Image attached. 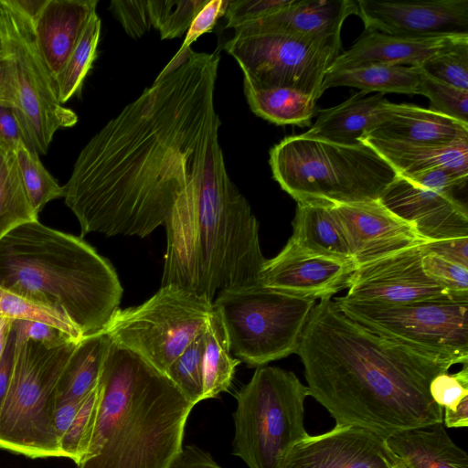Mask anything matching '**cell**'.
Instances as JSON below:
<instances>
[{"label": "cell", "mask_w": 468, "mask_h": 468, "mask_svg": "<svg viewBox=\"0 0 468 468\" xmlns=\"http://www.w3.org/2000/svg\"><path fill=\"white\" fill-rule=\"evenodd\" d=\"M78 343L16 345L13 378L0 410V449L31 459L62 457L53 427L57 387Z\"/></svg>", "instance_id": "8992f818"}, {"label": "cell", "mask_w": 468, "mask_h": 468, "mask_svg": "<svg viewBox=\"0 0 468 468\" xmlns=\"http://www.w3.org/2000/svg\"><path fill=\"white\" fill-rule=\"evenodd\" d=\"M356 268L354 262L313 254L288 240L274 258L266 260L260 283L287 294L316 301L331 298L346 288Z\"/></svg>", "instance_id": "e0dca14e"}, {"label": "cell", "mask_w": 468, "mask_h": 468, "mask_svg": "<svg viewBox=\"0 0 468 468\" xmlns=\"http://www.w3.org/2000/svg\"><path fill=\"white\" fill-rule=\"evenodd\" d=\"M101 22L96 13L88 22L65 65L55 78L57 97L64 104L77 94L97 56Z\"/></svg>", "instance_id": "1f68e13d"}, {"label": "cell", "mask_w": 468, "mask_h": 468, "mask_svg": "<svg viewBox=\"0 0 468 468\" xmlns=\"http://www.w3.org/2000/svg\"><path fill=\"white\" fill-rule=\"evenodd\" d=\"M403 176L420 186L455 196L466 186L468 173L439 167Z\"/></svg>", "instance_id": "f6af8a7d"}, {"label": "cell", "mask_w": 468, "mask_h": 468, "mask_svg": "<svg viewBox=\"0 0 468 468\" xmlns=\"http://www.w3.org/2000/svg\"><path fill=\"white\" fill-rule=\"evenodd\" d=\"M401 463L379 434L356 425H335L292 446L280 468H396Z\"/></svg>", "instance_id": "5bb4252c"}, {"label": "cell", "mask_w": 468, "mask_h": 468, "mask_svg": "<svg viewBox=\"0 0 468 468\" xmlns=\"http://www.w3.org/2000/svg\"><path fill=\"white\" fill-rule=\"evenodd\" d=\"M14 321L0 317V358L5 349Z\"/></svg>", "instance_id": "9f6ffc18"}, {"label": "cell", "mask_w": 468, "mask_h": 468, "mask_svg": "<svg viewBox=\"0 0 468 468\" xmlns=\"http://www.w3.org/2000/svg\"><path fill=\"white\" fill-rule=\"evenodd\" d=\"M3 45V39H2V32H1V26H0V46Z\"/></svg>", "instance_id": "680465c9"}, {"label": "cell", "mask_w": 468, "mask_h": 468, "mask_svg": "<svg viewBox=\"0 0 468 468\" xmlns=\"http://www.w3.org/2000/svg\"><path fill=\"white\" fill-rule=\"evenodd\" d=\"M14 154L27 198L38 215L49 201L62 197L63 186L44 167L37 153L19 146Z\"/></svg>", "instance_id": "d6a6232c"}, {"label": "cell", "mask_w": 468, "mask_h": 468, "mask_svg": "<svg viewBox=\"0 0 468 468\" xmlns=\"http://www.w3.org/2000/svg\"><path fill=\"white\" fill-rule=\"evenodd\" d=\"M387 443L410 468H468V456L449 436L442 422L405 430Z\"/></svg>", "instance_id": "d4e9b609"}, {"label": "cell", "mask_w": 468, "mask_h": 468, "mask_svg": "<svg viewBox=\"0 0 468 468\" xmlns=\"http://www.w3.org/2000/svg\"><path fill=\"white\" fill-rule=\"evenodd\" d=\"M367 136L417 144H449L468 139V124L429 109L388 102L384 120Z\"/></svg>", "instance_id": "7402d4cb"}, {"label": "cell", "mask_w": 468, "mask_h": 468, "mask_svg": "<svg viewBox=\"0 0 468 468\" xmlns=\"http://www.w3.org/2000/svg\"><path fill=\"white\" fill-rule=\"evenodd\" d=\"M13 330L16 346L27 341L49 346L59 345L69 340L78 341L58 328L41 322L16 320L13 323Z\"/></svg>", "instance_id": "bcb514c9"}, {"label": "cell", "mask_w": 468, "mask_h": 468, "mask_svg": "<svg viewBox=\"0 0 468 468\" xmlns=\"http://www.w3.org/2000/svg\"><path fill=\"white\" fill-rule=\"evenodd\" d=\"M212 311L213 303L206 297L164 285L142 304L119 309L104 332L113 344L165 373L204 331Z\"/></svg>", "instance_id": "9c48e42d"}, {"label": "cell", "mask_w": 468, "mask_h": 468, "mask_svg": "<svg viewBox=\"0 0 468 468\" xmlns=\"http://www.w3.org/2000/svg\"><path fill=\"white\" fill-rule=\"evenodd\" d=\"M360 90L344 102L322 111L303 134L341 144H355L384 120L388 103L382 93L367 96Z\"/></svg>", "instance_id": "603a6c76"}, {"label": "cell", "mask_w": 468, "mask_h": 468, "mask_svg": "<svg viewBox=\"0 0 468 468\" xmlns=\"http://www.w3.org/2000/svg\"><path fill=\"white\" fill-rule=\"evenodd\" d=\"M83 399L66 401L56 406L53 427L59 442L70 427Z\"/></svg>", "instance_id": "816d5d0a"}, {"label": "cell", "mask_w": 468, "mask_h": 468, "mask_svg": "<svg viewBox=\"0 0 468 468\" xmlns=\"http://www.w3.org/2000/svg\"><path fill=\"white\" fill-rule=\"evenodd\" d=\"M169 468H223L218 465L209 452L199 447L188 444L181 452Z\"/></svg>", "instance_id": "681fc988"}, {"label": "cell", "mask_w": 468, "mask_h": 468, "mask_svg": "<svg viewBox=\"0 0 468 468\" xmlns=\"http://www.w3.org/2000/svg\"><path fill=\"white\" fill-rule=\"evenodd\" d=\"M331 207L356 267L428 242L413 226L388 210L380 200L331 204Z\"/></svg>", "instance_id": "9a60e30c"}, {"label": "cell", "mask_w": 468, "mask_h": 468, "mask_svg": "<svg viewBox=\"0 0 468 468\" xmlns=\"http://www.w3.org/2000/svg\"><path fill=\"white\" fill-rule=\"evenodd\" d=\"M97 5V0H47L31 23L36 46L53 80L96 13Z\"/></svg>", "instance_id": "44dd1931"}, {"label": "cell", "mask_w": 468, "mask_h": 468, "mask_svg": "<svg viewBox=\"0 0 468 468\" xmlns=\"http://www.w3.org/2000/svg\"><path fill=\"white\" fill-rule=\"evenodd\" d=\"M380 202L428 242L468 237V213L455 196L425 188L398 175Z\"/></svg>", "instance_id": "ac0fdd59"}, {"label": "cell", "mask_w": 468, "mask_h": 468, "mask_svg": "<svg viewBox=\"0 0 468 468\" xmlns=\"http://www.w3.org/2000/svg\"><path fill=\"white\" fill-rule=\"evenodd\" d=\"M309 388L278 367H259L235 393L232 453L249 468H280L288 450L309 434L304 402Z\"/></svg>", "instance_id": "52a82bcc"}, {"label": "cell", "mask_w": 468, "mask_h": 468, "mask_svg": "<svg viewBox=\"0 0 468 468\" xmlns=\"http://www.w3.org/2000/svg\"><path fill=\"white\" fill-rule=\"evenodd\" d=\"M225 50L240 67L244 80L259 88H292L315 97L341 46L286 35L233 37Z\"/></svg>", "instance_id": "7c38bea8"}, {"label": "cell", "mask_w": 468, "mask_h": 468, "mask_svg": "<svg viewBox=\"0 0 468 468\" xmlns=\"http://www.w3.org/2000/svg\"><path fill=\"white\" fill-rule=\"evenodd\" d=\"M432 400L442 410H453L468 396V363L453 374L443 372L432 378L429 386Z\"/></svg>", "instance_id": "60d3db41"}, {"label": "cell", "mask_w": 468, "mask_h": 468, "mask_svg": "<svg viewBox=\"0 0 468 468\" xmlns=\"http://www.w3.org/2000/svg\"><path fill=\"white\" fill-rule=\"evenodd\" d=\"M0 317L41 322L53 325L80 340L82 335L74 324L57 311L0 287Z\"/></svg>", "instance_id": "8d00e7d4"}, {"label": "cell", "mask_w": 468, "mask_h": 468, "mask_svg": "<svg viewBox=\"0 0 468 468\" xmlns=\"http://www.w3.org/2000/svg\"><path fill=\"white\" fill-rule=\"evenodd\" d=\"M110 10L133 38L143 37L152 27L147 0H113L110 4Z\"/></svg>", "instance_id": "ee69618b"}, {"label": "cell", "mask_w": 468, "mask_h": 468, "mask_svg": "<svg viewBox=\"0 0 468 468\" xmlns=\"http://www.w3.org/2000/svg\"><path fill=\"white\" fill-rule=\"evenodd\" d=\"M0 287L61 314L82 337L105 331L122 295L108 260L82 238L38 220L0 240Z\"/></svg>", "instance_id": "277c9868"}, {"label": "cell", "mask_w": 468, "mask_h": 468, "mask_svg": "<svg viewBox=\"0 0 468 468\" xmlns=\"http://www.w3.org/2000/svg\"><path fill=\"white\" fill-rule=\"evenodd\" d=\"M166 229L162 285L213 303L225 290L260 283L266 261L259 223L231 181L224 154L212 160L178 197Z\"/></svg>", "instance_id": "7a4b0ae2"}, {"label": "cell", "mask_w": 468, "mask_h": 468, "mask_svg": "<svg viewBox=\"0 0 468 468\" xmlns=\"http://www.w3.org/2000/svg\"><path fill=\"white\" fill-rule=\"evenodd\" d=\"M247 102L256 115L278 125L311 124L317 99L292 88H255L243 81Z\"/></svg>", "instance_id": "f1b7e54d"}, {"label": "cell", "mask_w": 468, "mask_h": 468, "mask_svg": "<svg viewBox=\"0 0 468 468\" xmlns=\"http://www.w3.org/2000/svg\"><path fill=\"white\" fill-rule=\"evenodd\" d=\"M396 468H410L403 461L402 463L398 465Z\"/></svg>", "instance_id": "6f0895ef"}, {"label": "cell", "mask_w": 468, "mask_h": 468, "mask_svg": "<svg viewBox=\"0 0 468 468\" xmlns=\"http://www.w3.org/2000/svg\"><path fill=\"white\" fill-rule=\"evenodd\" d=\"M16 363V337L12 330L9 338L0 358V410L4 404L7 392L9 390Z\"/></svg>", "instance_id": "f907efd6"}, {"label": "cell", "mask_w": 468, "mask_h": 468, "mask_svg": "<svg viewBox=\"0 0 468 468\" xmlns=\"http://www.w3.org/2000/svg\"><path fill=\"white\" fill-rule=\"evenodd\" d=\"M292 0H229L225 13L226 27L235 28L242 24L271 14L291 3Z\"/></svg>", "instance_id": "7bdbcfd3"}, {"label": "cell", "mask_w": 468, "mask_h": 468, "mask_svg": "<svg viewBox=\"0 0 468 468\" xmlns=\"http://www.w3.org/2000/svg\"><path fill=\"white\" fill-rule=\"evenodd\" d=\"M208 0H147L152 27L161 39L180 37Z\"/></svg>", "instance_id": "e575fe53"}, {"label": "cell", "mask_w": 468, "mask_h": 468, "mask_svg": "<svg viewBox=\"0 0 468 468\" xmlns=\"http://www.w3.org/2000/svg\"><path fill=\"white\" fill-rule=\"evenodd\" d=\"M442 423L447 428H465L468 426V396L464 397L455 410H442Z\"/></svg>", "instance_id": "db71d44e"}, {"label": "cell", "mask_w": 468, "mask_h": 468, "mask_svg": "<svg viewBox=\"0 0 468 468\" xmlns=\"http://www.w3.org/2000/svg\"><path fill=\"white\" fill-rule=\"evenodd\" d=\"M356 10V1L352 0H292L271 14L235 27L234 37L286 35L341 46L344 21Z\"/></svg>", "instance_id": "d6986e66"}, {"label": "cell", "mask_w": 468, "mask_h": 468, "mask_svg": "<svg viewBox=\"0 0 468 468\" xmlns=\"http://www.w3.org/2000/svg\"><path fill=\"white\" fill-rule=\"evenodd\" d=\"M10 3L31 23H34L47 0H10Z\"/></svg>", "instance_id": "11a10c76"}, {"label": "cell", "mask_w": 468, "mask_h": 468, "mask_svg": "<svg viewBox=\"0 0 468 468\" xmlns=\"http://www.w3.org/2000/svg\"><path fill=\"white\" fill-rule=\"evenodd\" d=\"M339 310L372 332L468 363V300L399 304L334 299Z\"/></svg>", "instance_id": "30bf717a"}, {"label": "cell", "mask_w": 468, "mask_h": 468, "mask_svg": "<svg viewBox=\"0 0 468 468\" xmlns=\"http://www.w3.org/2000/svg\"><path fill=\"white\" fill-rule=\"evenodd\" d=\"M111 344L105 332L84 336L79 341L59 378L57 405L81 400L97 386Z\"/></svg>", "instance_id": "4316f807"}, {"label": "cell", "mask_w": 468, "mask_h": 468, "mask_svg": "<svg viewBox=\"0 0 468 468\" xmlns=\"http://www.w3.org/2000/svg\"><path fill=\"white\" fill-rule=\"evenodd\" d=\"M416 94L430 100L429 110L468 124V90L439 80L422 69Z\"/></svg>", "instance_id": "74e56055"}, {"label": "cell", "mask_w": 468, "mask_h": 468, "mask_svg": "<svg viewBox=\"0 0 468 468\" xmlns=\"http://www.w3.org/2000/svg\"><path fill=\"white\" fill-rule=\"evenodd\" d=\"M38 220L26 194L14 152L0 146V240L12 229Z\"/></svg>", "instance_id": "4dcf8cb0"}, {"label": "cell", "mask_w": 468, "mask_h": 468, "mask_svg": "<svg viewBox=\"0 0 468 468\" xmlns=\"http://www.w3.org/2000/svg\"><path fill=\"white\" fill-rule=\"evenodd\" d=\"M360 141L374 148L401 176L432 168L468 173V139L449 144H428L366 136Z\"/></svg>", "instance_id": "cb8c5ba5"}, {"label": "cell", "mask_w": 468, "mask_h": 468, "mask_svg": "<svg viewBox=\"0 0 468 468\" xmlns=\"http://www.w3.org/2000/svg\"><path fill=\"white\" fill-rule=\"evenodd\" d=\"M269 164L275 181L296 202L379 200L399 175L363 141L341 144L304 134L275 144Z\"/></svg>", "instance_id": "5b68a950"}, {"label": "cell", "mask_w": 468, "mask_h": 468, "mask_svg": "<svg viewBox=\"0 0 468 468\" xmlns=\"http://www.w3.org/2000/svg\"><path fill=\"white\" fill-rule=\"evenodd\" d=\"M205 329L188 345L165 373L194 405L204 400Z\"/></svg>", "instance_id": "836d02e7"}, {"label": "cell", "mask_w": 468, "mask_h": 468, "mask_svg": "<svg viewBox=\"0 0 468 468\" xmlns=\"http://www.w3.org/2000/svg\"><path fill=\"white\" fill-rule=\"evenodd\" d=\"M422 265L426 273L443 288L455 295L468 297V267L431 253H424Z\"/></svg>", "instance_id": "ab89813d"}, {"label": "cell", "mask_w": 468, "mask_h": 468, "mask_svg": "<svg viewBox=\"0 0 468 468\" xmlns=\"http://www.w3.org/2000/svg\"><path fill=\"white\" fill-rule=\"evenodd\" d=\"M292 227L293 231L289 241L298 248L313 254L354 262L346 239L330 203L297 202Z\"/></svg>", "instance_id": "484cf974"}, {"label": "cell", "mask_w": 468, "mask_h": 468, "mask_svg": "<svg viewBox=\"0 0 468 468\" xmlns=\"http://www.w3.org/2000/svg\"><path fill=\"white\" fill-rule=\"evenodd\" d=\"M0 146L11 152L26 146L37 153L16 105L10 101H0Z\"/></svg>", "instance_id": "b9f144b4"}, {"label": "cell", "mask_w": 468, "mask_h": 468, "mask_svg": "<svg viewBox=\"0 0 468 468\" xmlns=\"http://www.w3.org/2000/svg\"><path fill=\"white\" fill-rule=\"evenodd\" d=\"M228 5L229 0L207 1L190 24L182 46L177 52L181 53L187 50L190 48V45L201 35L210 32L218 18L225 15Z\"/></svg>", "instance_id": "7dc6e473"}, {"label": "cell", "mask_w": 468, "mask_h": 468, "mask_svg": "<svg viewBox=\"0 0 468 468\" xmlns=\"http://www.w3.org/2000/svg\"><path fill=\"white\" fill-rule=\"evenodd\" d=\"M239 364L240 360L231 355L224 324L213 307L205 329L203 399L217 398L227 391Z\"/></svg>", "instance_id": "f546056e"}, {"label": "cell", "mask_w": 468, "mask_h": 468, "mask_svg": "<svg viewBox=\"0 0 468 468\" xmlns=\"http://www.w3.org/2000/svg\"><path fill=\"white\" fill-rule=\"evenodd\" d=\"M300 356L310 396L335 420L383 438L442 422L431 381L454 357L379 335L342 313L330 297L315 303L302 334Z\"/></svg>", "instance_id": "6da1fadb"}, {"label": "cell", "mask_w": 468, "mask_h": 468, "mask_svg": "<svg viewBox=\"0 0 468 468\" xmlns=\"http://www.w3.org/2000/svg\"><path fill=\"white\" fill-rule=\"evenodd\" d=\"M0 26L10 63L14 104L36 151L45 154L55 133L74 126L78 115L59 102L36 46L32 24L10 0H0Z\"/></svg>", "instance_id": "8fae6325"}, {"label": "cell", "mask_w": 468, "mask_h": 468, "mask_svg": "<svg viewBox=\"0 0 468 468\" xmlns=\"http://www.w3.org/2000/svg\"><path fill=\"white\" fill-rule=\"evenodd\" d=\"M423 250L412 247L357 266L347 282L346 299L388 304L463 299L431 279L422 265Z\"/></svg>", "instance_id": "4fadbf2b"}, {"label": "cell", "mask_w": 468, "mask_h": 468, "mask_svg": "<svg viewBox=\"0 0 468 468\" xmlns=\"http://www.w3.org/2000/svg\"><path fill=\"white\" fill-rule=\"evenodd\" d=\"M315 303L259 283L219 292L213 307L230 352L248 367H259L296 354Z\"/></svg>", "instance_id": "ba28073f"}, {"label": "cell", "mask_w": 468, "mask_h": 468, "mask_svg": "<svg viewBox=\"0 0 468 468\" xmlns=\"http://www.w3.org/2000/svg\"><path fill=\"white\" fill-rule=\"evenodd\" d=\"M101 399L99 384L84 398L70 427L62 437L59 447L62 457L78 466L84 460L93 434Z\"/></svg>", "instance_id": "d590c367"}, {"label": "cell", "mask_w": 468, "mask_h": 468, "mask_svg": "<svg viewBox=\"0 0 468 468\" xmlns=\"http://www.w3.org/2000/svg\"><path fill=\"white\" fill-rule=\"evenodd\" d=\"M356 5V15L367 32L406 37L467 33L468 0L410 3L358 0Z\"/></svg>", "instance_id": "2e32d148"}, {"label": "cell", "mask_w": 468, "mask_h": 468, "mask_svg": "<svg viewBox=\"0 0 468 468\" xmlns=\"http://www.w3.org/2000/svg\"><path fill=\"white\" fill-rule=\"evenodd\" d=\"M0 101L15 102L10 63L4 44L0 46Z\"/></svg>", "instance_id": "f5cc1de1"}, {"label": "cell", "mask_w": 468, "mask_h": 468, "mask_svg": "<svg viewBox=\"0 0 468 468\" xmlns=\"http://www.w3.org/2000/svg\"><path fill=\"white\" fill-rule=\"evenodd\" d=\"M421 248L424 253L468 267V237L429 241Z\"/></svg>", "instance_id": "c3c4849f"}, {"label": "cell", "mask_w": 468, "mask_h": 468, "mask_svg": "<svg viewBox=\"0 0 468 468\" xmlns=\"http://www.w3.org/2000/svg\"><path fill=\"white\" fill-rule=\"evenodd\" d=\"M98 384L93 434L77 467L169 468L195 405L165 373L112 342Z\"/></svg>", "instance_id": "3957f363"}, {"label": "cell", "mask_w": 468, "mask_h": 468, "mask_svg": "<svg viewBox=\"0 0 468 468\" xmlns=\"http://www.w3.org/2000/svg\"><path fill=\"white\" fill-rule=\"evenodd\" d=\"M422 69L420 66L370 64L326 73L322 90L329 88H358L367 93L397 92L415 95Z\"/></svg>", "instance_id": "83f0119b"}, {"label": "cell", "mask_w": 468, "mask_h": 468, "mask_svg": "<svg viewBox=\"0 0 468 468\" xmlns=\"http://www.w3.org/2000/svg\"><path fill=\"white\" fill-rule=\"evenodd\" d=\"M467 40L468 33L406 37L367 32L339 54L326 73L370 64L420 66L431 57Z\"/></svg>", "instance_id": "ffe728a7"}, {"label": "cell", "mask_w": 468, "mask_h": 468, "mask_svg": "<svg viewBox=\"0 0 468 468\" xmlns=\"http://www.w3.org/2000/svg\"><path fill=\"white\" fill-rule=\"evenodd\" d=\"M420 67L439 80L468 90V40L431 57Z\"/></svg>", "instance_id": "f35d334b"}]
</instances>
